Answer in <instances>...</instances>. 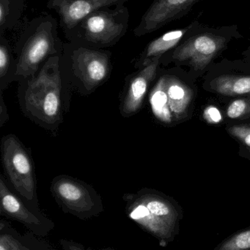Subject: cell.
Returning a JSON list of instances; mask_svg holds the SVG:
<instances>
[{"mask_svg":"<svg viewBox=\"0 0 250 250\" xmlns=\"http://www.w3.org/2000/svg\"><path fill=\"white\" fill-rule=\"evenodd\" d=\"M123 200L128 217L157 239L160 246L166 248L174 242L183 218V210L174 200L148 189L126 194Z\"/></svg>","mask_w":250,"mask_h":250,"instance_id":"6da1fadb","label":"cell"},{"mask_svg":"<svg viewBox=\"0 0 250 250\" xmlns=\"http://www.w3.org/2000/svg\"><path fill=\"white\" fill-rule=\"evenodd\" d=\"M58 57L50 58L37 77L28 83L25 107L37 120L48 125L57 123L61 115V77Z\"/></svg>","mask_w":250,"mask_h":250,"instance_id":"7a4b0ae2","label":"cell"},{"mask_svg":"<svg viewBox=\"0 0 250 250\" xmlns=\"http://www.w3.org/2000/svg\"><path fill=\"white\" fill-rule=\"evenodd\" d=\"M51 191L64 212L81 220L96 217L102 212L99 195L89 185L67 176L56 177Z\"/></svg>","mask_w":250,"mask_h":250,"instance_id":"3957f363","label":"cell"},{"mask_svg":"<svg viewBox=\"0 0 250 250\" xmlns=\"http://www.w3.org/2000/svg\"><path fill=\"white\" fill-rule=\"evenodd\" d=\"M1 148L3 163L10 182L21 195L32 201L35 197V181L29 154L13 135L3 138Z\"/></svg>","mask_w":250,"mask_h":250,"instance_id":"277c9868","label":"cell"},{"mask_svg":"<svg viewBox=\"0 0 250 250\" xmlns=\"http://www.w3.org/2000/svg\"><path fill=\"white\" fill-rule=\"evenodd\" d=\"M227 42L224 36L213 32L195 35L175 50L173 58L187 62L195 70H202L226 48Z\"/></svg>","mask_w":250,"mask_h":250,"instance_id":"5b68a950","label":"cell"},{"mask_svg":"<svg viewBox=\"0 0 250 250\" xmlns=\"http://www.w3.org/2000/svg\"><path fill=\"white\" fill-rule=\"evenodd\" d=\"M54 38L50 25H43L25 44L19 62L16 75L28 77L36 71L40 63L54 52Z\"/></svg>","mask_w":250,"mask_h":250,"instance_id":"8992f818","label":"cell"},{"mask_svg":"<svg viewBox=\"0 0 250 250\" xmlns=\"http://www.w3.org/2000/svg\"><path fill=\"white\" fill-rule=\"evenodd\" d=\"M72 58L75 74L87 90L95 89L107 79L110 61L104 53L80 48L74 51Z\"/></svg>","mask_w":250,"mask_h":250,"instance_id":"52a82bcc","label":"cell"},{"mask_svg":"<svg viewBox=\"0 0 250 250\" xmlns=\"http://www.w3.org/2000/svg\"><path fill=\"white\" fill-rule=\"evenodd\" d=\"M200 0H154L136 33L145 35L154 32L186 15Z\"/></svg>","mask_w":250,"mask_h":250,"instance_id":"ba28073f","label":"cell"},{"mask_svg":"<svg viewBox=\"0 0 250 250\" xmlns=\"http://www.w3.org/2000/svg\"><path fill=\"white\" fill-rule=\"evenodd\" d=\"M0 206L1 214L22 223L38 236H46L50 230L54 229L52 222L41 220L29 211L23 203L10 192L2 179H0Z\"/></svg>","mask_w":250,"mask_h":250,"instance_id":"9c48e42d","label":"cell"},{"mask_svg":"<svg viewBox=\"0 0 250 250\" xmlns=\"http://www.w3.org/2000/svg\"><path fill=\"white\" fill-rule=\"evenodd\" d=\"M160 57L147 64L131 81L122 105V113L126 116L135 114L140 109L151 82L157 74Z\"/></svg>","mask_w":250,"mask_h":250,"instance_id":"30bf717a","label":"cell"},{"mask_svg":"<svg viewBox=\"0 0 250 250\" xmlns=\"http://www.w3.org/2000/svg\"><path fill=\"white\" fill-rule=\"evenodd\" d=\"M85 34L89 41L107 44L117 39L123 30L121 23L105 13L90 15L85 23Z\"/></svg>","mask_w":250,"mask_h":250,"instance_id":"8fae6325","label":"cell"},{"mask_svg":"<svg viewBox=\"0 0 250 250\" xmlns=\"http://www.w3.org/2000/svg\"><path fill=\"white\" fill-rule=\"evenodd\" d=\"M117 0H63L59 7L65 24L72 28L97 9L113 4Z\"/></svg>","mask_w":250,"mask_h":250,"instance_id":"7c38bea8","label":"cell"},{"mask_svg":"<svg viewBox=\"0 0 250 250\" xmlns=\"http://www.w3.org/2000/svg\"><path fill=\"white\" fill-rule=\"evenodd\" d=\"M165 76V89L170 111L174 120L184 115L192 99V91L175 76Z\"/></svg>","mask_w":250,"mask_h":250,"instance_id":"4fadbf2b","label":"cell"},{"mask_svg":"<svg viewBox=\"0 0 250 250\" xmlns=\"http://www.w3.org/2000/svg\"><path fill=\"white\" fill-rule=\"evenodd\" d=\"M198 23H192L182 29L170 31L153 41L148 45L143 57V64H148L153 60L161 57L164 53L177 45L189 32H193Z\"/></svg>","mask_w":250,"mask_h":250,"instance_id":"5bb4252c","label":"cell"},{"mask_svg":"<svg viewBox=\"0 0 250 250\" xmlns=\"http://www.w3.org/2000/svg\"><path fill=\"white\" fill-rule=\"evenodd\" d=\"M211 89L220 95L236 96L250 93V76L224 75L210 83Z\"/></svg>","mask_w":250,"mask_h":250,"instance_id":"9a60e30c","label":"cell"},{"mask_svg":"<svg viewBox=\"0 0 250 250\" xmlns=\"http://www.w3.org/2000/svg\"><path fill=\"white\" fill-rule=\"evenodd\" d=\"M150 104L154 116L159 121L170 124L174 120L170 110L165 89V76H163L157 82L150 95Z\"/></svg>","mask_w":250,"mask_h":250,"instance_id":"2e32d148","label":"cell"},{"mask_svg":"<svg viewBox=\"0 0 250 250\" xmlns=\"http://www.w3.org/2000/svg\"><path fill=\"white\" fill-rule=\"evenodd\" d=\"M213 250H250V226L230 235Z\"/></svg>","mask_w":250,"mask_h":250,"instance_id":"e0dca14e","label":"cell"},{"mask_svg":"<svg viewBox=\"0 0 250 250\" xmlns=\"http://www.w3.org/2000/svg\"><path fill=\"white\" fill-rule=\"evenodd\" d=\"M250 114V101L245 99L237 100L229 105L227 115L230 119H240Z\"/></svg>","mask_w":250,"mask_h":250,"instance_id":"ac0fdd59","label":"cell"},{"mask_svg":"<svg viewBox=\"0 0 250 250\" xmlns=\"http://www.w3.org/2000/svg\"><path fill=\"white\" fill-rule=\"evenodd\" d=\"M230 135L242 141L245 145L250 148V126L239 125L233 126L227 129Z\"/></svg>","mask_w":250,"mask_h":250,"instance_id":"d6986e66","label":"cell"},{"mask_svg":"<svg viewBox=\"0 0 250 250\" xmlns=\"http://www.w3.org/2000/svg\"><path fill=\"white\" fill-rule=\"evenodd\" d=\"M22 244L13 236L6 233L0 236V250H23Z\"/></svg>","mask_w":250,"mask_h":250,"instance_id":"ffe728a7","label":"cell"},{"mask_svg":"<svg viewBox=\"0 0 250 250\" xmlns=\"http://www.w3.org/2000/svg\"><path fill=\"white\" fill-rule=\"evenodd\" d=\"M10 57L7 47L1 45L0 46V77L3 79L8 70Z\"/></svg>","mask_w":250,"mask_h":250,"instance_id":"44dd1931","label":"cell"},{"mask_svg":"<svg viewBox=\"0 0 250 250\" xmlns=\"http://www.w3.org/2000/svg\"><path fill=\"white\" fill-rule=\"evenodd\" d=\"M204 118L211 124H217L222 121L221 113L216 107H208L204 111Z\"/></svg>","mask_w":250,"mask_h":250,"instance_id":"7402d4cb","label":"cell"},{"mask_svg":"<svg viewBox=\"0 0 250 250\" xmlns=\"http://www.w3.org/2000/svg\"><path fill=\"white\" fill-rule=\"evenodd\" d=\"M60 244L63 250H85L82 245L73 241L61 239L60 241Z\"/></svg>","mask_w":250,"mask_h":250,"instance_id":"603a6c76","label":"cell"},{"mask_svg":"<svg viewBox=\"0 0 250 250\" xmlns=\"http://www.w3.org/2000/svg\"><path fill=\"white\" fill-rule=\"evenodd\" d=\"M7 107L3 100L2 94H1V102H0V126H2L4 123L8 120Z\"/></svg>","mask_w":250,"mask_h":250,"instance_id":"cb8c5ba5","label":"cell"},{"mask_svg":"<svg viewBox=\"0 0 250 250\" xmlns=\"http://www.w3.org/2000/svg\"><path fill=\"white\" fill-rule=\"evenodd\" d=\"M6 14H7L6 13V7H4L3 3L1 2L0 4V23H1V25H2L3 23H4Z\"/></svg>","mask_w":250,"mask_h":250,"instance_id":"d4e9b609","label":"cell"},{"mask_svg":"<svg viewBox=\"0 0 250 250\" xmlns=\"http://www.w3.org/2000/svg\"><path fill=\"white\" fill-rule=\"evenodd\" d=\"M102 250H115L112 249V248H106V249H104Z\"/></svg>","mask_w":250,"mask_h":250,"instance_id":"484cf974","label":"cell"},{"mask_svg":"<svg viewBox=\"0 0 250 250\" xmlns=\"http://www.w3.org/2000/svg\"><path fill=\"white\" fill-rule=\"evenodd\" d=\"M23 250H26V248H24V249H23Z\"/></svg>","mask_w":250,"mask_h":250,"instance_id":"4316f807","label":"cell"}]
</instances>
